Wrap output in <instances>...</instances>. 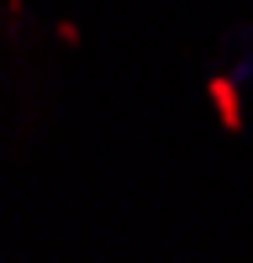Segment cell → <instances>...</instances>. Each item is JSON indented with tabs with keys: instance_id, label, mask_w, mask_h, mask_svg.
Returning a JSON list of instances; mask_svg holds the SVG:
<instances>
[{
	"instance_id": "6da1fadb",
	"label": "cell",
	"mask_w": 253,
	"mask_h": 263,
	"mask_svg": "<svg viewBox=\"0 0 253 263\" xmlns=\"http://www.w3.org/2000/svg\"><path fill=\"white\" fill-rule=\"evenodd\" d=\"M211 105L222 116V132H243V100H238V84L232 79H211Z\"/></svg>"
}]
</instances>
